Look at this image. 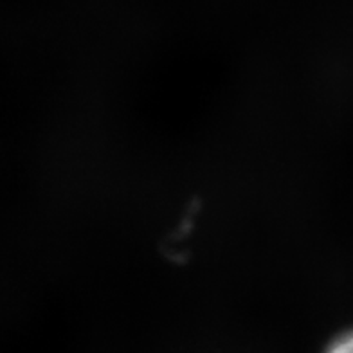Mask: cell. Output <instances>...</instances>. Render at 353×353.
I'll list each match as a JSON object with an SVG mask.
<instances>
[{"mask_svg": "<svg viewBox=\"0 0 353 353\" xmlns=\"http://www.w3.org/2000/svg\"><path fill=\"white\" fill-rule=\"evenodd\" d=\"M326 353H353V332L335 341Z\"/></svg>", "mask_w": 353, "mask_h": 353, "instance_id": "cell-1", "label": "cell"}]
</instances>
